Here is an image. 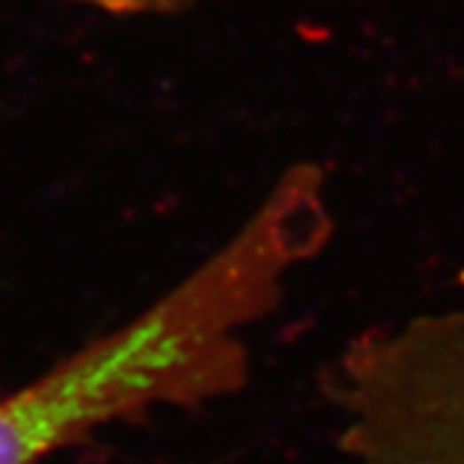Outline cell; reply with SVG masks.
<instances>
[{"label":"cell","mask_w":464,"mask_h":464,"mask_svg":"<svg viewBox=\"0 0 464 464\" xmlns=\"http://www.w3.org/2000/svg\"><path fill=\"white\" fill-rule=\"evenodd\" d=\"M323 389L351 464H464V307L358 330Z\"/></svg>","instance_id":"cell-2"},{"label":"cell","mask_w":464,"mask_h":464,"mask_svg":"<svg viewBox=\"0 0 464 464\" xmlns=\"http://www.w3.org/2000/svg\"><path fill=\"white\" fill-rule=\"evenodd\" d=\"M333 232L326 178L289 168L246 224L165 297L0 397V464H42L116 421L192 408L248 382L246 330Z\"/></svg>","instance_id":"cell-1"},{"label":"cell","mask_w":464,"mask_h":464,"mask_svg":"<svg viewBox=\"0 0 464 464\" xmlns=\"http://www.w3.org/2000/svg\"><path fill=\"white\" fill-rule=\"evenodd\" d=\"M73 5H85L93 11L116 13V16H168L181 13L193 0H65Z\"/></svg>","instance_id":"cell-3"}]
</instances>
